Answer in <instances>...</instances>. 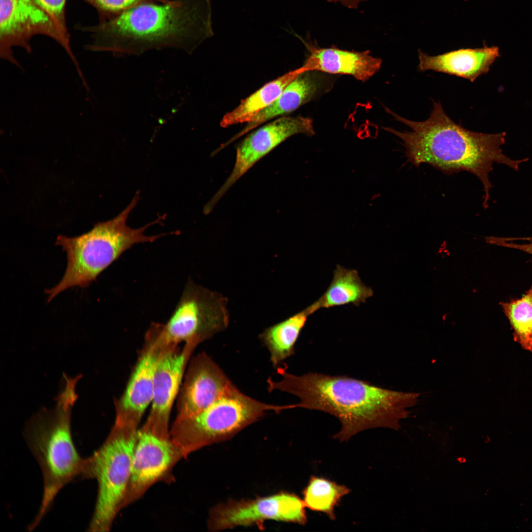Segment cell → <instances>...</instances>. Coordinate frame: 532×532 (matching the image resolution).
<instances>
[{
	"instance_id": "1",
	"label": "cell",
	"mask_w": 532,
	"mask_h": 532,
	"mask_svg": "<svg viewBox=\"0 0 532 532\" xmlns=\"http://www.w3.org/2000/svg\"><path fill=\"white\" fill-rule=\"evenodd\" d=\"M279 381L268 378V390H279L299 399L296 408L329 413L340 422L341 428L333 438L347 441L365 430L400 428L399 421L407 418V410L414 406L420 396L375 386L369 382L347 376H332L308 372L298 376L277 367Z\"/></svg>"
},
{
	"instance_id": "2",
	"label": "cell",
	"mask_w": 532,
	"mask_h": 532,
	"mask_svg": "<svg viewBox=\"0 0 532 532\" xmlns=\"http://www.w3.org/2000/svg\"><path fill=\"white\" fill-rule=\"evenodd\" d=\"M90 33L85 48L116 55L175 48L191 53L211 33L208 0H171L135 6L108 21L80 27Z\"/></svg>"
},
{
	"instance_id": "3",
	"label": "cell",
	"mask_w": 532,
	"mask_h": 532,
	"mask_svg": "<svg viewBox=\"0 0 532 532\" xmlns=\"http://www.w3.org/2000/svg\"><path fill=\"white\" fill-rule=\"evenodd\" d=\"M386 110L411 129L399 132L383 128L402 140L407 161L417 167L430 165L445 174L466 171L474 174L483 186L484 208L488 207L492 187L489 174L493 165L501 164L518 170L520 164L528 160H512L503 154L501 147L505 141L504 132L488 134L467 130L452 121L439 102H433L430 117L421 122Z\"/></svg>"
},
{
	"instance_id": "4",
	"label": "cell",
	"mask_w": 532,
	"mask_h": 532,
	"mask_svg": "<svg viewBox=\"0 0 532 532\" xmlns=\"http://www.w3.org/2000/svg\"><path fill=\"white\" fill-rule=\"evenodd\" d=\"M64 384L51 410L42 409L27 423L24 435L42 471L43 492L39 511L29 528H35L66 485L83 479L86 459L77 451L71 430L72 408L77 399L75 387L81 376L64 374Z\"/></svg>"
},
{
	"instance_id": "5",
	"label": "cell",
	"mask_w": 532,
	"mask_h": 532,
	"mask_svg": "<svg viewBox=\"0 0 532 532\" xmlns=\"http://www.w3.org/2000/svg\"><path fill=\"white\" fill-rule=\"evenodd\" d=\"M136 194L129 205L119 215L106 222L96 224L91 230L81 235L68 237L59 235L56 245L62 247L67 256V265L61 281L52 289L45 290L51 301L61 292L74 287L86 288L127 250L139 243L153 242L164 233L148 236L147 228L161 221V216L138 229L127 225L129 215L136 205Z\"/></svg>"
},
{
	"instance_id": "6",
	"label": "cell",
	"mask_w": 532,
	"mask_h": 532,
	"mask_svg": "<svg viewBox=\"0 0 532 532\" xmlns=\"http://www.w3.org/2000/svg\"><path fill=\"white\" fill-rule=\"evenodd\" d=\"M291 408H294V404L278 405L260 401L234 386L200 412L175 420L170 435L185 458L204 446L232 437L267 411L279 413Z\"/></svg>"
},
{
	"instance_id": "7",
	"label": "cell",
	"mask_w": 532,
	"mask_h": 532,
	"mask_svg": "<svg viewBox=\"0 0 532 532\" xmlns=\"http://www.w3.org/2000/svg\"><path fill=\"white\" fill-rule=\"evenodd\" d=\"M138 430L114 424L100 448L86 459L84 478H94L98 493L88 531H109L129 483Z\"/></svg>"
},
{
	"instance_id": "8",
	"label": "cell",
	"mask_w": 532,
	"mask_h": 532,
	"mask_svg": "<svg viewBox=\"0 0 532 532\" xmlns=\"http://www.w3.org/2000/svg\"><path fill=\"white\" fill-rule=\"evenodd\" d=\"M227 302L220 293L189 279L167 322L152 323L147 333L161 354L176 349L182 342L200 344L228 327Z\"/></svg>"
},
{
	"instance_id": "9",
	"label": "cell",
	"mask_w": 532,
	"mask_h": 532,
	"mask_svg": "<svg viewBox=\"0 0 532 532\" xmlns=\"http://www.w3.org/2000/svg\"><path fill=\"white\" fill-rule=\"evenodd\" d=\"M37 35H45L66 52L77 72L81 70L72 49L70 34L62 31L34 0H0V56L21 67L13 48L32 51L30 41Z\"/></svg>"
},
{
	"instance_id": "10",
	"label": "cell",
	"mask_w": 532,
	"mask_h": 532,
	"mask_svg": "<svg viewBox=\"0 0 532 532\" xmlns=\"http://www.w3.org/2000/svg\"><path fill=\"white\" fill-rule=\"evenodd\" d=\"M305 507L298 496L285 492L255 499L230 500L210 510L208 528L210 531H221L266 520L304 525L307 521Z\"/></svg>"
},
{
	"instance_id": "11",
	"label": "cell",
	"mask_w": 532,
	"mask_h": 532,
	"mask_svg": "<svg viewBox=\"0 0 532 532\" xmlns=\"http://www.w3.org/2000/svg\"><path fill=\"white\" fill-rule=\"evenodd\" d=\"M183 458L170 437H161L138 429L122 509L140 499L156 483L172 481L173 467Z\"/></svg>"
},
{
	"instance_id": "12",
	"label": "cell",
	"mask_w": 532,
	"mask_h": 532,
	"mask_svg": "<svg viewBox=\"0 0 532 532\" xmlns=\"http://www.w3.org/2000/svg\"><path fill=\"white\" fill-rule=\"evenodd\" d=\"M314 134L312 120L302 116L283 117L249 134L236 148L232 172L211 200L215 206L226 192L257 162L290 136Z\"/></svg>"
},
{
	"instance_id": "13",
	"label": "cell",
	"mask_w": 532,
	"mask_h": 532,
	"mask_svg": "<svg viewBox=\"0 0 532 532\" xmlns=\"http://www.w3.org/2000/svg\"><path fill=\"white\" fill-rule=\"evenodd\" d=\"M199 345L195 341H188L181 350L177 348L159 357L154 374L151 407L140 429L161 437H170L169 421L172 407L188 364Z\"/></svg>"
},
{
	"instance_id": "14",
	"label": "cell",
	"mask_w": 532,
	"mask_h": 532,
	"mask_svg": "<svg viewBox=\"0 0 532 532\" xmlns=\"http://www.w3.org/2000/svg\"><path fill=\"white\" fill-rule=\"evenodd\" d=\"M234 386L205 352L191 357L176 399L175 420H181L200 412Z\"/></svg>"
},
{
	"instance_id": "15",
	"label": "cell",
	"mask_w": 532,
	"mask_h": 532,
	"mask_svg": "<svg viewBox=\"0 0 532 532\" xmlns=\"http://www.w3.org/2000/svg\"><path fill=\"white\" fill-rule=\"evenodd\" d=\"M160 357L152 344L145 341L126 389L115 402L114 424L138 430L145 411L152 402L155 371Z\"/></svg>"
},
{
	"instance_id": "16",
	"label": "cell",
	"mask_w": 532,
	"mask_h": 532,
	"mask_svg": "<svg viewBox=\"0 0 532 532\" xmlns=\"http://www.w3.org/2000/svg\"><path fill=\"white\" fill-rule=\"evenodd\" d=\"M305 43L309 54L303 66L307 71L349 75L365 81L381 67V59L371 56L368 51H348L335 47L321 48Z\"/></svg>"
},
{
	"instance_id": "17",
	"label": "cell",
	"mask_w": 532,
	"mask_h": 532,
	"mask_svg": "<svg viewBox=\"0 0 532 532\" xmlns=\"http://www.w3.org/2000/svg\"><path fill=\"white\" fill-rule=\"evenodd\" d=\"M499 56V49L497 46L462 48L437 56H430L419 50L418 69L456 75L472 82L488 72Z\"/></svg>"
},
{
	"instance_id": "18",
	"label": "cell",
	"mask_w": 532,
	"mask_h": 532,
	"mask_svg": "<svg viewBox=\"0 0 532 532\" xmlns=\"http://www.w3.org/2000/svg\"><path fill=\"white\" fill-rule=\"evenodd\" d=\"M321 72L305 71L296 77L271 104L255 114L238 133L224 143L225 146L263 123L291 112L323 91L325 80Z\"/></svg>"
},
{
	"instance_id": "19",
	"label": "cell",
	"mask_w": 532,
	"mask_h": 532,
	"mask_svg": "<svg viewBox=\"0 0 532 532\" xmlns=\"http://www.w3.org/2000/svg\"><path fill=\"white\" fill-rule=\"evenodd\" d=\"M373 295L372 289L362 281L357 270L338 265L327 290L312 304L316 311L321 308L349 304L359 306Z\"/></svg>"
},
{
	"instance_id": "20",
	"label": "cell",
	"mask_w": 532,
	"mask_h": 532,
	"mask_svg": "<svg viewBox=\"0 0 532 532\" xmlns=\"http://www.w3.org/2000/svg\"><path fill=\"white\" fill-rule=\"evenodd\" d=\"M314 313L310 305L305 309L277 324L266 328L259 335L268 349L275 367L294 355L295 347L309 316Z\"/></svg>"
},
{
	"instance_id": "21",
	"label": "cell",
	"mask_w": 532,
	"mask_h": 532,
	"mask_svg": "<svg viewBox=\"0 0 532 532\" xmlns=\"http://www.w3.org/2000/svg\"><path fill=\"white\" fill-rule=\"evenodd\" d=\"M305 71L307 70L302 66L265 84L242 100L235 109L225 115L221 121V126L226 128L248 122L255 114L275 100L296 77Z\"/></svg>"
},
{
	"instance_id": "22",
	"label": "cell",
	"mask_w": 532,
	"mask_h": 532,
	"mask_svg": "<svg viewBox=\"0 0 532 532\" xmlns=\"http://www.w3.org/2000/svg\"><path fill=\"white\" fill-rule=\"evenodd\" d=\"M351 490L345 485L324 477L311 475L302 492L303 501L310 510L325 513L332 520L335 519V507Z\"/></svg>"
},
{
	"instance_id": "23",
	"label": "cell",
	"mask_w": 532,
	"mask_h": 532,
	"mask_svg": "<svg viewBox=\"0 0 532 532\" xmlns=\"http://www.w3.org/2000/svg\"><path fill=\"white\" fill-rule=\"evenodd\" d=\"M503 313L513 330L514 340L524 349L532 351V285L521 298L501 302Z\"/></svg>"
},
{
	"instance_id": "24",
	"label": "cell",
	"mask_w": 532,
	"mask_h": 532,
	"mask_svg": "<svg viewBox=\"0 0 532 532\" xmlns=\"http://www.w3.org/2000/svg\"><path fill=\"white\" fill-rule=\"evenodd\" d=\"M97 10L99 22L110 20L125 11L139 4L156 2L163 3L169 2L171 0H82Z\"/></svg>"
},
{
	"instance_id": "25",
	"label": "cell",
	"mask_w": 532,
	"mask_h": 532,
	"mask_svg": "<svg viewBox=\"0 0 532 532\" xmlns=\"http://www.w3.org/2000/svg\"><path fill=\"white\" fill-rule=\"evenodd\" d=\"M64 32L69 33L66 22L67 0H34Z\"/></svg>"
},
{
	"instance_id": "26",
	"label": "cell",
	"mask_w": 532,
	"mask_h": 532,
	"mask_svg": "<svg viewBox=\"0 0 532 532\" xmlns=\"http://www.w3.org/2000/svg\"><path fill=\"white\" fill-rule=\"evenodd\" d=\"M485 240L490 244L519 250L532 256V242L525 244H517L510 242L505 238L494 236L486 237Z\"/></svg>"
}]
</instances>
